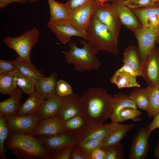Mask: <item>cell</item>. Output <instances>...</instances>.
<instances>
[{
    "label": "cell",
    "instance_id": "1",
    "mask_svg": "<svg viewBox=\"0 0 159 159\" xmlns=\"http://www.w3.org/2000/svg\"><path fill=\"white\" fill-rule=\"evenodd\" d=\"M81 114L87 123H103L110 118L115 99L105 89L90 87L80 97Z\"/></svg>",
    "mask_w": 159,
    "mask_h": 159
},
{
    "label": "cell",
    "instance_id": "2",
    "mask_svg": "<svg viewBox=\"0 0 159 159\" xmlns=\"http://www.w3.org/2000/svg\"><path fill=\"white\" fill-rule=\"evenodd\" d=\"M5 145L19 159H47L50 153L36 137L16 132H9Z\"/></svg>",
    "mask_w": 159,
    "mask_h": 159
},
{
    "label": "cell",
    "instance_id": "3",
    "mask_svg": "<svg viewBox=\"0 0 159 159\" xmlns=\"http://www.w3.org/2000/svg\"><path fill=\"white\" fill-rule=\"evenodd\" d=\"M78 40L83 45L82 48L78 47L76 43L72 41L68 43L69 49L62 52L67 62L79 72L98 69L101 62L97 57V53L86 40Z\"/></svg>",
    "mask_w": 159,
    "mask_h": 159
},
{
    "label": "cell",
    "instance_id": "4",
    "mask_svg": "<svg viewBox=\"0 0 159 159\" xmlns=\"http://www.w3.org/2000/svg\"><path fill=\"white\" fill-rule=\"evenodd\" d=\"M87 32L89 38L88 42L97 53L101 50L115 55L118 54V38L106 25L93 15Z\"/></svg>",
    "mask_w": 159,
    "mask_h": 159
},
{
    "label": "cell",
    "instance_id": "5",
    "mask_svg": "<svg viewBox=\"0 0 159 159\" xmlns=\"http://www.w3.org/2000/svg\"><path fill=\"white\" fill-rule=\"evenodd\" d=\"M39 32L34 26L29 31H25L20 36L14 37H6L3 39L4 44L14 50L18 57L31 62L30 54L31 50L37 43Z\"/></svg>",
    "mask_w": 159,
    "mask_h": 159
},
{
    "label": "cell",
    "instance_id": "6",
    "mask_svg": "<svg viewBox=\"0 0 159 159\" xmlns=\"http://www.w3.org/2000/svg\"><path fill=\"white\" fill-rule=\"evenodd\" d=\"M119 123L110 124L87 123L83 128L77 133L76 144L91 140H104L120 125Z\"/></svg>",
    "mask_w": 159,
    "mask_h": 159
},
{
    "label": "cell",
    "instance_id": "7",
    "mask_svg": "<svg viewBox=\"0 0 159 159\" xmlns=\"http://www.w3.org/2000/svg\"><path fill=\"white\" fill-rule=\"evenodd\" d=\"M93 15L106 25L115 36L118 38L122 24L112 4H99Z\"/></svg>",
    "mask_w": 159,
    "mask_h": 159
},
{
    "label": "cell",
    "instance_id": "8",
    "mask_svg": "<svg viewBox=\"0 0 159 159\" xmlns=\"http://www.w3.org/2000/svg\"><path fill=\"white\" fill-rule=\"evenodd\" d=\"M9 132L30 134L36 128L42 119L37 115L4 116Z\"/></svg>",
    "mask_w": 159,
    "mask_h": 159
},
{
    "label": "cell",
    "instance_id": "9",
    "mask_svg": "<svg viewBox=\"0 0 159 159\" xmlns=\"http://www.w3.org/2000/svg\"><path fill=\"white\" fill-rule=\"evenodd\" d=\"M47 26L62 44H68L73 36L80 37L87 41L89 39L87 33L72 25L67 20L47 23Z\"/></svg>",
    "mask_w": 159,
    "mask_h": 159
},
{
    "label": "cell",
    "instance_id": "10",
    "mask_svg": "<svg viewBox=\"0 0 159 159\" xmlns=\"http://www.w3.org/2000/svg\"><path fill=\"white\" fill-rule=\"evenodd\" d=\"M99 4L97 0H92L71 12L67 20L72 25L87 33L92 15Z\"/></svg>",
    "mask_w": 159,
    "mask_h": 159
},
{
    "label": "cell",
    "instance_id": "11",
    "mask_svg": "<svg viewBox=\"0 0 159 159\" xmlns=\"http://www.w3.org/2000/svg\"><path fill=\"white\" fill-rule=\"evenodd\" d=\"M150 134L146 127H140L132 136L129 150V159H144L148 153Z\"/></svg>",
    "mask_w": 159,
    "mask_h": 159
},
{
    "label": "cell",
    "instance_id": "12",
    "mask_svg": "<svg viewBox=\"0 0 159 159\" xmlns=\"http://www.w3.org/2000/svg\"><path fill=\"white\" fill-rule=\"evenodd\" d=\"M142 76L148 86L159 84V47L155 46L144 62Z\"/></svg>",
    "mask_w": 159,
    "mask_h": 159
},
{
    "label": "cell",
    "instance_id": "13",
    "mask_svg": "<svg viewBox=\"0 0 159 159\" xmlns=\"http://www.w3.org/2000/svg\"><path fill=\"white\" fill-rule=\"evenodd\" d=\"M132 32L137 39L138 48L144 62L149 52L155 46L159 35V30H155L147 27L142 26Z\"/></svg>",
    "mask_w": 159,
    "mask_h": 159
},
{
    "label": "cell",
    "instance_id": "14",
    "mask_svg": "<svg viewBox=\"0 0 159 159\" xmlns=\"http://www.w3.org/2000/svg\"><path fill=\"white\" fill-rule=\"evenodd\" d=\"M80 97L73 93L62 97L60 109L55 117L62 122L81 114Z\"/></svg>",
    "mask_w": 159,
    "mask_h": 159
},
{
    "label": "cell",
    "instance_id": "15",
    "mask_svg": "<svg viewBox=\"0 0 159 159\" xmlns=\"http://www.w3.org/2000/svg\"><path fill=\"white\" fill-rule=\"evenodd\" d=\"M36 137L42 142L45 148L51 153L68 145H75L77 133L65 131L54 135L40 136Z\"/></svg>",
    "mask_w": 159,
    "mask_h": 159
},
{
    "label": "cell",
    "instance_id": "16",
    "mask_svg": "<svg viewBox=\"0 0 159 159\" xmlns=\"http://www.w3.org/2000/svg\"><path fill=\"white\" fill-rule=\"evenodd\" d=\"M113 4L122 24L132 32L142 25L131 9L122 4L120 0H112Z\"/></svg>",
    "mask_w": 159,
    "mask_h": 159
},
{
    "label": "cell",
    "instance_id": "17",
    "mask_svg": "<svg viewBox=\"0 0 159 159\" xmlns=\"http://www.w3.org/2000/svg\"><path fill=\"white\" fill-rule=\"evenodd\" d=\"M65 131L62 122L55 117L42 119L35 130L30 134L35 136H52Z\"/></svg>",
    "mask_w": 159,
    "mask_h": 159
},
{
    "label": "cell",
    "instance_id": "18",
    "mask_svg": "<svg viewBox=\"0 0 159 159\" xmlns=\"http://www.w3.org/2000/svg\"><path fill=\"white\" fill-rule=\"evenodd\" d=\"M122 61L134 71L137 76H142L144 62L138 47L132 45L128 46L124 52Z\"/></svg>",
    "mask_w": 159,
    "mask_h": 159
},
{
    "label": "cell",
    "instance_id": "19",
    "mask_svg": "<svg viewBox=\"0 0 159 159\" xmlns=\"http://www.w3.org/2000/svg\"><path fill=\"white\" fill-rule=\"evenodd\" d=\"M45 99L35 91L29 95L23 104H21L17 112L16 116L35 115L37 114Z\"/></svg>",
    "mask_w": 159,
    "mask_h": 159
},
{
    "label": "cell",
    "instance_id": "20",
    "mask_svg": "<svg viewBox=\"0 0 159 159\" xmlns=\"http://www.w3.org/2000/svg\"><path fill=\"white\" fill-rule=\"evenodd\" d=\"M58 74L52 72L47 77L36 80L35 84L36 91L47 99L56 93V87Z\"/></svg>",
    "mask_w": 159,
    "mask_h": 159
},
{
    "label": "cell",
    "instance_id": "21",
    "mask_svg": "<svg viewBox=\"0 0 159 159\" xmlns=\"http://www.w3.org/2000/svg\"><path fill=\"white\" fill-rule=\"evenodd\" d=\"M22 90L19 88L8 99L0 102V115L4 116L16 115L21 104Z\"/></svg>",
    "mask_w": 159,
    "mask_h": 159
},
{
    "label": "cell",
    "instance_id": "22",
    "mask_svg": "<svg viewBox=\"0 0 159 159\" xmlns=\"http://www.w3.org/2000/svg\"><path fill=\"white\" fill-rule=\"evenodd\" d=\"M62 97L56 93L44 101L37 115L42 119L55 117L61 107Z\"/></svg>",
    "mask_w": 159,
    "mask_h": 159
},
{
    "label": "cell",
    "instance_id": "23",
    "mask_svg": "<svg viewBox=\"0 0 159 159\" xmlns=\"http://www.w3.org/2000/svg\"><path fill=\"white\" fill-rule=\"evenodd\" d=\"M136 77L120 68L115 72L110 81L120 89L124 87H139L140 85L137 81Z\"/></svg>",
    "mask_w": 159,
    "mask_h": 159
},
{
    "label": "cell",
    "instance_id": "24",
    "mask_svg": "<svg viewBox=\"0 0 159 159\" xmlns=\"http://www.w3.org/2000/svg\"><path fill=\"white\" fill-rule=\"evenodd\" d=\"M49 8L50 17L48 23L67 20L70 11L67 3L62 4L55 0H47Z\"/></svg>",
    "mask_w": 159,
    "mask_h": 159
},
{
    "label": "cell",
    "instance_id": "25",
    "mask_svg": "<svg viewBox=\"0 0 159 159\" xmlns=\"http://www.w3.org/2000/svg\"><path fill=\"white\" fill-rule=\"evenodd\" d=\"M136 126L133 124H122L119 125L103 140L101 149H104L120 143L126 134Z\"/></svg>",
    "mask_w": 159,
    "mask_h": 159
},
{
    "label": "cell",
    "instance_id": "26",
    "mask_svg": "<svg viewBox=\"0 0 159 159\" xmlns=\"http://www.w3.org/2000/svg\"><path fill=\"white\" fill-rule=\"evenodd\" d=\"M113 96L116 101L110 118L111 120V122L119 123L121 122L119 113L122 109L127 107L138 108L135 103L129 98L128 94L119 92L115 94Z\"/></svg>",
    "mask_w": 159,
    "mask_h": 159
},
{
    "label": "cell",
    "instance_id": "27",
    "mask_svg": "<svg viewBox=\"0 0 159 159\" xmlns=\"http://www.w3.org/2000/svg\"><path fill=\"white\" fill-rule=\"evenodd\" d=\"M9 74L17 86L26 95H29L36 91V80L33 78L20 73L17 70Z\"/></svg>",
    "mask_w": 159,
    "mask_h": 159
},
{
    "label": "cell",
    "instance_id": "28",
    "mask_svg": "<svg viewBox=\"0 0 159 159\" xmlns=\"http://www.w3.org/2000/svg\"><path fill=\"white\" fill-rule=\"evenodd\" d=\"M148 101L147 112L149 118L153 117L159 112V84L146 88Z\"/></svg>",
    "mask_w": 159,
    "mask_h": 159
},
{
    "label": "cell",
    "instance_id": "29",
    "mask_svg": "<svg viewBox=\"0 0 159 159\" xmlns=\"http://www.w3.org/2000/svg\"><path fill=\"white\" fill-rule=\"evenodd\" d=\"M14 60L17 70L22 74L32 77L36 80L45 77L35 67L31 62L26 61L18 56Z\"/></svg>",
    "mask_w": 159,
    "mask_h": 159
},
{
    "label": "cell",
    "instance_id": "30",
    "mask_svg": "<svg viewBox=\"0 0 159 159\" xmlns=\"http://www.w3.org/2000/svg\"><path fill=\"white\" fill-rule=\"evenodd\" d=\"M130 9L138 19L142 26L147 27L146 21L150 16H159V2L146 7Z\"/></svg>",
    "mask_w": 159,
    "mask_h": 159
},
{
    "label": "cell",
    "instance_id": "31",
    "mask_svg": "<svg viewBox=\"0 0 159 159\" xmlns=\"http://www.w3.org/2000/svg\"><path fill=\"white\" fill-rule=\"evenodd\" d=\"M129 98L138 108L147 112L148 107V98L146 88L140 87L133 89L128 94Z\"/></svg>",
    "mask_w": 159,
    "mask_h": 159
},
{
    "label": "cell",
    "instance_id": "32",
    "mask_svg": "<svg viewBox=\"0 0 159 159\" xmlns=\"http://www.w3.org/2000/svg\"><path fill=\"white\" fill-rule=\"evenodd\" d=\"M86 122L81 114L76 116L62 122L65 131L77 133L84 127Z\"/></svg>",
    "mask_w": 159,
    "mask_h": 159
},
{
    "label": "cell",
    "instance_id": "33",
    "mask_svg": "<svg viewBox=\"0 0 159 159\" xmlns=\"http://www.w3.org/2000/svg\"><path fill=\"white\" fill-rule=\"evenodd\" d=\"M103 140H91L75 145L83 155L89 159L94 151L97 148H101Z\"/></svg>",
    "mask_w": 159,
    "mask_h": 159
},
{
    "label": "cell",
    "instance_id": "34",
    "mask_svg": "<svg viewBox=\"0 0 159 159\" xmlns=\"http://www.w3.org/2000/svg\"><path fill=\"white\" fill-rule=\"evenodd\" d=\"M17 86L9 74L0 76V92L11 95L17 89Z\"/></svg>",
    "mask_w": 159,
    "mask_h": 159
},
{
    "label": "cell",
    "instance_id": "35",
    "mask_svg": "<svg viewBox=\"0 0 159 159\" xmlns=\"http://www.w3.org/2000/svg\"><path fill=\"white\" fill-rule=\"evenodd\" d=\"M137 109L130 107H125L122 109L119 113L121 122L130 119L134 121H140L142 119L139 117L141 112Z\"/></svg>",
    "mask_w": 159,
    "mask_h": 159
},
{
    "label": "cell",
    "instance_id": "36",
    "mask_svg": "<svg viewBox=\"0 0 159 159\" xmlns=\"http://www.w3.org/2000/svg\"><path fill=\"white\" fill-rule=\"evenodd\" d=\"M9 132V129L6 124L4 117L0 115V158L6 159V149L4 144Z\"/></svg>",
    "mask_w": 159,
    "mask_h": 159
},
{
    "label": "cell",
    "instance_id": "37",
    "mask_svg": "<svg viewBox=\"0 0 159 159\" xmlns=\"http://www.w3.org/2000/svg\"><path fill=\"white\" fill-rule=\"evenodd\" d=\"M103 149L105 159H124V147L121 143Z\"/></svg>",
    "mask_w": 159,
    "mask_h": 159
},
{
    "label": "cell",
    "instance_id": "38",
    "mask_svg": "<svg viewBox=\"0 0 159 159\" xmlns=\"http://www.w3.org/2000/svg\"><path fill=\"white\" fill-rule=\"evenodd\" d=\"M74 145H68L50 153L47 159H70L72 150Z\"/></svg>",
    "mask_w": 159,
    "mask_h": 159
},
{
    "label": "cell",
    "instance_id": "39",
    "mask_svg": "<svg viewBox=\"0 0 159 159\" xmlns=\"http://www.w3.org/2000/svg\"><path fill=\"white\" fill-rule=\"evenodd\" d=\"M158 2L159 0H127L122 2V4L132 9L146 7Z\"/></svg>",
    "mask_w": 159,
    "mask_h": 159
},
{
    "label": "cell",
    "instance_id": "40",
    "mask_svg": "<svg viewBox=\"0 0 159 159\" xmlns=\"http://www.w3.org/2000/svg\"><path fill=\"white\" fill-rule=\"evenodd\" d=\"M56 93L61 97H63L73 93L71 86L62 80L59 79L57 83Z\"/></svg>",
    "mask_w": 159,
    "mask_h": 159
},
{
    "label": "cell",
    "instance_id": "41",
    "mask_svg": "<svg viewBox=\"0 0 159 159\" xmlns=\"http://www.w3.org/2000/svg\"><path fill=\"white\" fill-rule=\"evenodd\" d=\"M16 70L14 60H0V76L8 74Z\"/></svg>",
    "mask_w": 159,
    "mask_h": 159
},
{
    "label": "cell",
    "instance_id": "42",
    "mask_svg": "<svg viewBox=\"0 0 159 159\" xmlns=\"http://www.w3.org/2000/svg\"><path fill=\"white\" fill-rule=\"evenodd\" d=\"M92 0H68L66 2L70 13Z\"/></svg>",
    "mask_w": 159,
    "mask_h": 159
},
{
    "label": "cell",
    "instance_id": "43",
    "mask_svg": "<svg viewBox=\"0 0 159 159\" xmlns=\"http://www.w3.org/2000/svg\"><path fill=\"white\" fill-rule=\"evenodd\" d=\"M147 26L153 29L159 30V16L153 15L150 16L146 21Z\"/></svg>",
    "mask_w": 159,
    "mask_h": 159
},
{
    "label": "cell",
    "instance_id": "44",
    "mask_svg": "<svg viewBox=\"0 0 159 159\" xmlns=\"http://www.w3.org/2000/svg\"><path fill=\"white\" fill-rule=\"evenodd\" d=\"M152 122L146 126V127L150 134L152 131L155 129L159 128V112L154 117Z\"/></svg>",
    "mask_w": 159,
    "mask_h": 159
},
{
    "label": "cell",
    "instance_id": "45",
    "mask_svg": "<svg viewBox=\"0 0 159 159\" xmlns=\"http://www.w3.org/2000/svg\"><path fill=\"white\" fill-rule=\"evenodd\" d=\"M70 159H88L83 155L78 148L75 145L73 147Z\"/></svg>",
    "mask_w": 159,
    "mask_h": 159
},
{
    "label": "cell",
    "instance_id": "46",
    "mask_svg": "<svg viewBox=\"0 0 159 159\" xmlns=\"http://www.w3.org/2000/svg\"><path fill=\"white\" fill-rule=\"evenodd\" d=\"M105 154L101 148L95 149L92 153L89 159H105Z\"/></svg>",
    "mask_w": 159,
    "mask_h": 159
},
{
    "label": "cell",
    "instance_id": "47",
    "mask_svg": "<svg viewBox=\"0 0 159 159\" xmlns=\"http://www.w3.org/2000/svg\"><path fill=\"white\" fill-rule=\"evenodd\" d=\"M27 2V0H0V8H4L8 5L13 2L25 4Z\"/></svg>",
    "mask_w": 159,
    "mask_h": 159
},
{
    "label": "cell",
    "instance_id": "48",
    "mask_svg": "<svg viewBox=\"0 0 159 159\" xmlns=\"http://www.w3.org/2000/svg\"><path fill=\"white\" fill-rule=\"evenodd\" d=\"M153 154L155 158L159 159V139L156 142L153 150Z\"/></svg>",
    "mask_w": 159,
    "mask_h": 159
},
{
    "label": "cell",
    "instance_id": "49",
    "mask_svg": "<svg viewBox=\"0 0 159 159\" xmlns=\"http://www.w3.org/2000/svg\"><path fill=\"white\" fill-rule=\"evenodd\" d=\"M120 69L137 76L136 74L134 71L126 64H124Z\"/></svg>",
    "mask_w": 159,
    "mask_h": 159
},
{
    "label": "cell",
    "instance_id": "50",
    "mask_svg": "<svg viewBox=\"0 0 159 159\" xmlns=\"http://www.w3.org/2000/svg\"><path fill=\"white\" fill-rule=\"evenodd\" d=\"M112 0H97L98 1L100 4H102L105 3V2L109 1H112Z\"/></svg>",
    "mask_w": 159,
    "mask_h": 159
},
{
    "label": "cell",
    "instance_id": "51",
    "mask_svg": "<svg viewBox=\"0 0 159 159\" xmlns=\"http://www.w3.org/2000/svg\"><path fill=\"white\" fill-rule=\"evenodd\" d=\"M27 2L30 3H36L38 2L39 0H27Z\"/></svg>",
    "mask_w": 159,
    "mask_h": 159
},
{
    "label": "cell",
    "instance_id": "52",
    "mask_svg": "<svg viewBox=\"0 0 159 159\" xmlns=\"http://www.w3.org/2000/svg\"><path fill=\"white\" fill-rule=\"evenodd\" d=\"M156 43L159 44V35L157 38L156 41Z\"/></svg>",
    "mask_w": 159,
    "mask_h": 159
},
{
    "label": "cell",
    "instance_id": "53",
    "mask_svg": "<svg viewBox=\"0 0 159 159\" xmlns=\"http://www.w3.org/2000/svg\"><path fill=\"white\" fill-rule=\"evenodd\" d=\"M122 2H123V1H126L127 0H120Z\"/></svg>",
    "mask_w": 159,
    "mask_h": 159
}]
</instances>
